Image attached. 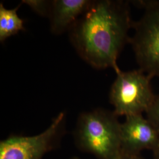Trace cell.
I'll use <instances>...</instances> for the list:
<instances>
[{
  "mask_svg": "<svg viewBox=\"0 0 159 159\" xmlns=\"http://www.w3.org/2000/svg\"><path fill=\"white\" fill-rule=\"evenodd\" d=\"M20 6L13 9H7L0 4V41L4 43L7 39L24 30V20L17 14Z\"/></svg>",
  "mask_w": 159,
  "mask_h": 159,
  "instance_id": "cell-8",
  "label": "cell"
},
{
  "mask_svg": "<svg viewBox=\"0 0 159 159\" xmlns=\"http://www.w3.org/2000/svg\"><path fill=\"white\" fill-rule=\"evenodd\" d=\"M130 2L122 0L93 1L69 31L70 40L80 57L93 68L120 69L117 59L133 28Z\"/></svg>",
  "mask_w": 159,
  "mask_h": 159,
  "instance_id": "cell-1",
  "label": "cell"
},
{
  "mask_svg": "<svg viewBox=\"0 0 159 159\" xmlns=\"http://www.w3.org/2000/svg\"><path fill=\"white\" fill-rule=\"evenodd\" d=\"M89 0L52 1L48 16L51 31L54 34L70 31L91 5Z\"/></svg>",
  "mask_w": 159,
  "mask_h": 159,
  "instance_id": "cell-7",
  "label": "cell"
},
{
  "mask_svg": "<svg viewBox=\"0 0 159 159\" xmlns=\"http://www.w3.org/2000/svg\"><path fill=\"white\" fill-rule=\"evenodd\" d=\"M116 159H144L141 154H134L126 153L121 151L119 156Z\"/></svg>",
  "mask_w": 159,
  "mask_h": 159,
  "instance_id": "cell-11",
  "label": "cell"
},
{
  "mask_svg": "<svg viewBox=\"0 0 159 159\" xmlns=\"http://www.w3.org/2000/svg\"><path fill=\"white\" fill-rule=\"evenodd\" d=\"M159 143V131L143 114L127 116L121 123V151L134 154L144 150L153 152Z\"/></svg>",
  "mask_w": 159,
  "mask_h": 159,
  "instance_id": "cell-6",
  "label": "cell"
},
{
  "mask_svg": "<svg viewBox=\"0 0 159 159\" xmlns=\"http://www.w3.org/2000/svg\"><path fill=\"white\" fill-rule=\"evenodd\" d=\"M131 2L143 10L142 17L133 22L130 40L139 69L152 79L159 77V0Z\"/></svg>",
  "mask_w": 159,
  "mask_h": 159,
  "instance_id": "cell-3",
  "label": "cell"
},
{
  "mask_svg": "<svg viewBox=\"0 0 159 159\" xmlns=\"http://www.w3.org/2000/svg\"><path fill=\"white\" fill-rule=\"evenodd\" d=\"M110 91V102L117 116L125 117L146 113L155 94L152 78L138 69L129 71L119 70Z\"/></svg>",
  "mask_w": 159,
  "mask_h": 159,
  "instance_id": "cell-4",
  "label": "cell"
},
{
  "mask_svg": "<svg viewBox=\"0 0 159 159\" xmlns=\"http://www.w3.org/2000/svg\"><path fill=\"white\" fill-rule=\"evenodd\" d=\"M80 159L79 158H78V157H73V158H71V159Z\"/></svg>",
  "mask_w": 159,
  "mask_h": 159,
  "instance_id": "cell-13",
  "label": "cell"
},
{
  "mask_svg": "<svg viewBox=\"0 0 159 159\" xmlns=\"http://www.w3.org/2000/svg\"><path fill=\"white\" fill-rule=\"evenodd\" d=\"M80 150L98 159H116L121 153V123L113 111L97 108L80 114L74 131Z\"/></svg>",
  "mask_w": 159,
  "mask_h": 159,
  "instance_id": "cell-2",
  "label": "cell"
},
{
  "mask_svg": "<svg viewBox=\"0 0 159 159\" xmlns=\"http://www.w3.org/2000/svg\"><path fill=\"white\" fill-rule=\"evenodd\" d=\"M22 2L28 6L36 13L43 17H48L51 10L52 1L27 0Z\"/></svg>",
  "mask_w": 159,
  "mask_h": 159,
  "instance_id": "cell-9",
  "label": "cell"
},
{
  "mask_svg": "<svg viewBox=\"0 0 159 159\" xmlns=\"http://www.w3.org/2000/svg\"><path fill=\"white\" fill-rule=\"evenodd\" d=\"M146 114V119L159 132V94L155 95Z\"/></svg>",
  "mask_w": 159,
  "mask_h": 159,
  "instance_id": "cell-10",
  "label": "cell"
},
{
  "mask_svg": "<svg viewBox=\"0 0 159 159\" xmlns=\"http://www.w3.org/2000/svg\"><path fill=\"white\" fill-rule=\"evenodd\" d=\"M153 159H159V143L157 148L153 151Z\"/></svg>",
  "mask_w": 159,
  "mask_h": 159,
  "instance_id": "cell-12",
  "label": "cell"
},
{
  "mask_svg": "<svg viewBox=\"0 0 159 159\" xmlns=\"http://www.w3.org/2000/svg\"><path fill=\"white\" fill-rule=\"evenodd\" d=\"M66 113L62 111L50 126L32 136L11 135L0 142V159H43L59 146L64 134Z\"/></svg>",
  "mask_w": 159,
  "mask_h": 159,
  "instance_id": "cell-5",
  "label": "cell"
}]
</instances>
